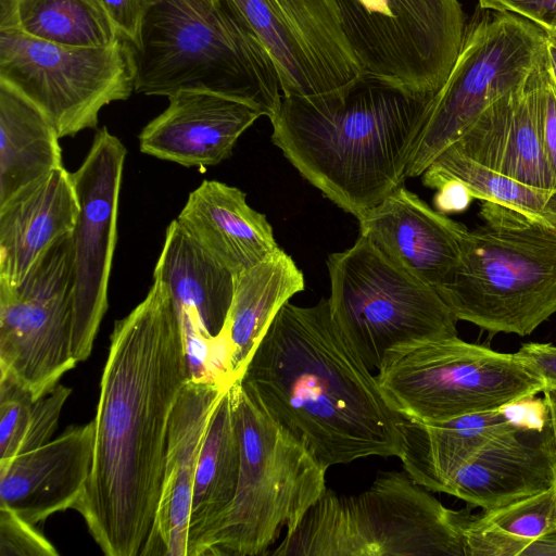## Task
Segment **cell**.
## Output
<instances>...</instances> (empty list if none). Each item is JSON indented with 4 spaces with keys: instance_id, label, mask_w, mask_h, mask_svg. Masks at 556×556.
Segmentation results:
<instances>
[{
    "instance_id": "obj_6",
    "label": "cell",
    "mask_w": 556,
    "mask_h": 556,
    "mask_svg": "<svg viewBox=\"0 0 556 556\" xmlns=\"http://www.w3.org/2000/svg\"><path fill=\"white\" fill-rule=\"evenodd\" d=\"M404 471L356 495L327 489L274 556H467L470 514L445 507Z\"/></svg>"
},
{
    "instance_id": "obj_22",
    "label": "cell",
    "mask_w": 556,
    "mask_h": 556,
    "mask_svg": "<svg viewBox=\"0 0 556 556\" xmlns=\"http://www.w3.org/2000/svg\"><path fill=\"white\" fill-rule=\"evenodd\" d=\"M539 64L521 88L491 103L450 147L527 185L556 189V178L547 163L539 129Z\"/></svg>"
},
{
    "instance_id": "obj_18",
    "label": "cell",
    "mask_w": 556,
    "mask_h": 556,
    "mask_svg": "<svg viewBox=\"0 0 556 556\" xmlns=\"http://www.w3.org/2000/svg\"><path fill=\"white\" fill-rule=\"evenodd\" d=\"M555 480L556 448L543 412L540 422L522 420L483 444L447 494L488 510L549 490Z\"/></svg>"
},
{
    "instance_id": "obj_11",
    "label": "cell",
    "mask_w": 556,
    "mask_h": 556,
    "mask_svg": "<svg viewBox=\"0 0 556 556\" xmlns=\"http://www.w3.org/2000/svg\"><path fill=\"white\" fill-rule=\"evenodd\" d=\"M546 35L510 13H489L465 36L442 87L429 101L426 123L406 177H417L491 103L521 88L540 63Z\"/></svg>"
},
{
    "instance_id": "obj_38",
    "label": "cell",
    "mask_w": 556,
    "mask_h": 556,
    "mask_svg": "<svg viewBox=\"0 0 556 556\" xmlns=\"http://www.w3.org/2000/svg\"><path fill=\"white\" fill-rule=\"evenodd\" d=\"M472 198L458 182H447L438 189L434 206L441 213L459 212L466 208Z\"/></svg>"
},
{
    "instance_id": "obj_20",
    "label": "cell",
    "mask_w": 556,
    "mask_h": 556,
    "mask_svg": "<svg viewBox=\"0 0 556 556\" xmlns=\"http://www.w3.org/2000/svg\"><path fill=\"white\" fill-rule=\"evenodd\" d=\"M230 384L190 379L174 406L165 473L152 531L140 556H189V521L200 451L213 412Z\"/></svg>"
},
{
    "instance_id": "obj_9",
    "label": "cell",
    "mask_w": 556,
    "mask_h": 556,
    "mask_svg": "<svg viewBox=\"0 0 556 556\" xmlns=\"http://www.w3.org/2000/svg\"><path fill=\"white\" fill-rule=\"evenodd\" d=\"M332 318L370 369L396 348L457 336V319L437 289L388 260L369 240L327 258Z\"/></svg>"
},
{
    "instance_id": "obj_3",
    "label": "cell",
    "mask_w": 556,
    "mask_h": 556,
    "mask_svg": "<svg viewBox=\"0 0 556 556\" xmlns=\"http://www.w3.org/2000/svg\"><path fill=\"white\" fill-rule=\"evenodd\" d=\"M432 96L365 74L326 94L282 96L270 119L271 141L308 182L358 220L407 178Z\"/></svg>"
},
{
    "instance_id": "obj_30",
    "label": "cell",
    "mask_w": 556,
    "mask_h": 556,
    "mask_svg": "<svg viewBox=\"0 0 556 556\" xmlns=\"http://www.w3.org/2000/svg\"><path fill=\"white\" fill-rule=\"evenodd\" d=\"M421 176L428 188L438 190L447 182H458L471 198L507 206L556 229V189L521 182L464 156L452 147Z\"/></svg>"
},
{
    "instance_id": "obj_25",
    "label": "cell",
    "mask_w": 556,
    "mask_h": 556,
    "mask_svg": "<svg viewBox=\"0 0 556 556\" xmlns=\"http://www.w3.org/2000/svg\"><path fill=\"white\" fill-rule=\"evenodd\" d=\"M510 407L439 422L402 418L399 458L404 470L425 489L447 493L456 472L483 444L522 421Z\"/></svg>"
},
{
    "instance_id": "obj_36",
    "label": "cell",
    "mask_w": 556,
    "mask_h": 556,
    "mask_svg": "<svg viewBox=\"0 0 556 556\" xmlns=\"http://www.w3.org/2000/svg\"><path fill=\"white\" fill-rule=\"evenodd\" d=\"M108 13L121 36L136 49L140 45L146 15L159 0H96Z\"/></svg>"
},
{
    "instance_id": "obj_28",
    "label": "cell",
    "mask_w": 556,
    "mask_h": 556,
    "mask_svg": "<svg viewBox=\"0 0 556 556\" xmlns=\"http://www.w3.org/2000/svg\"><path fill=\"white\" fill-rule=\"evenodd\" d=\"M303 290V273L282 249L233 275V295L226 328L232 348L235 381L241 377L278 312Z\"/></svg>"
},
{
    "instance_id": "obj_24",
    "label": "cell",
    "mask_w": 556,
    "mask_h": 556,
    "mask_svg": "<svg viewBox=\"0 0 556 556\" xmlns=\"http://www.w3.org/2000/svg\"><path fill=\"white\" fill-rule=\"evenodd\" d=\"M176 220L233 275L280 249L266 216L247 203L245 193L217 180H203L190 192Z\"/></svg>"
},
{
    "instance_id": "obj_39",
    "label": "cell",
    "mask_w": 556,
    "mask_h": 556,
    "mask_svg": "<svg viewBox=\"0 0 556 556\" xmlns=\"http://www.w3.org/2000/svg\"><path fill=\"white\" fill-rule=\"evenodd\" d=\"M539 555H555L556 556V529L545 533L544 535L534 540L522 552L521 556H539Z\"/></svg>"
},
{
    "instance_id": "obj_10",
    "label": "cell",
    "mask_w": 556,
    "mask_h": 556,
    "mask_svg": "<svg viewBox=\"0 0 556 556\" xmlns=\"http://www.w3.org/2000/svg\"><path fill=\"white\" fill-rule=\"evenodd\" d=\"M136 47L123 36L103 47H67L0 29V81L37 105L59 137L96 128L105 105L135 90Z\"/></svg>"
},
{
    "instance_id": "obj_16",
    "label": "cell",
    "mask_w": 556,
    "mask_h": 556,
    "mask_svg": "<svg viewBox=\"0 0 556 556\" xmlns=\"http://www.w3.org/2000/svg\"><path fill=\"white\" fill-rule=\"evenodd\" d=\"M153 278L169 290L180 318L191 379L235 382L232 348L226 328L233 274L172 220Z\"/></svg>"
},
{
    "instance_id": "obj_41",
    "label": "cell",
    "mask_w": 556,
    "mask_h": 556,
    "mask_svg": "<svg viewBox=\"0 0 556 556\" xmlns=\"http://www.w3.org/2000/svg\"><path fill=\"white\" fill-rule=\"evenodd\" d=\"M545 60L548 70L556 81V39L546 35Z\"/></svg>"
},
{
    "instance_id": "obj_32",
    "label": "cell",
    "mask_w": 556,
    "mask_h": 556,
    "mask_svg": "<svg viewBox=\"0 0 556 556\" xmlns=\"http://www.w3.org/2000/svg\"><path fill=\"white\" fill-rule=\"evenodd\" d=\"M71 392L58 383L36 397L11 377L0 376V464L50 441Z\"/></svg>"
},
{
    "instance_id": "obj_2",
    "label": "cell",
    "mask_w": 556,
    "mask_h": 556,
    "mask_svg": "<svg viewBox=\"0 0 556 556\" xmlns=\"http://www.w3.org/2000/svg\"><path fill=\"white\" fill-rule=\"evenodd\" d=\"M240 382L324 469L402 451V418L332 318L328 299L286 303Z\"/></svg>"
},
{
    "instance_id": "obj_34",
    "label": "cell",
    "mask_w": 556,
    "mask_h": 556,
    "mask_svg": "<svg viewBox=\"0 0 556 556\" xmlns=\"http://www.w3.org/2000/svg\"><path fill=\"white\" fill-rule=\"evenodd\" d=\"M536 106L542 146L556 178V81L546 64L545 51L538 67Z\"/></svg>"
},
{
    "instance_id": "obj_23",
    "label": "cell",
    "mask_w": 556,
    "mask_h": 556,
    "mask_svg": "<svg viewBox=\"0 0 556 556\" xmlns=\"http://www.w3.org/2000/svg\"><path fill=\"white\" fill-rule=\"evenodd\" d=\"M79 203L64 166L0 206V283L20 286L42 256L72 235Z\"/></svg>"
},
{
    "instance_id": "obj_19",
    "label": "cell",
    "mask_w": 556,
    "mask_h": 556,
    "mask_svg": "<svg viewBox=\"0 0 556 556\" xmlns=\"http://www.w3.org/2000/svg\"><path fill=\"white\" fill-rule=\"evenodd\" d=\"M167 98V108L142 128L139 148L186 167L225 161L239 137L264 116L250 103L205 90L181 89Z\"/></svg>"
},
{
    "instance_id": "obj_15",
    "label": "cell",
    "mask_w": 556,
    "mask_h": 556,
    "mask_svg": "<svg viewBox=\"0 0 556 556\" xmlns=\"http://www.w3.org/2000/svg\"><path fill=\"white\" fill-rule=\"evenodd\" d=\"M269 53L283 97H316L362 76L334 0H228Z\"/></svg>"
},
{
    "instance_id": "obj_33",
    "label": "cell",
    "mask_w": 556,
    "mask_h": 556,
    "mask_svg": "<svg viewBox=\"0 0 556 556\" xmlns=\"http://www.w3.org/2000/svg\"><path fill=\"white\" fill-rule=\"evenodd\" d=\"M53 545L33 525L0 506V556H56Z\"/></svg>"
},
{
    "instance_id": "obj_8",
    "label": "cell",
    "mask_w": 556,
    "mask_h": 556,
    "mask_svg": "<svg viewBox=\"0 0 556 556\" xmlns=\"http://www.w3.org/2000/svg\"><path fill=\"white\" fill-rule=\"evenodd\" d=\"M376 377L388 405L401 418L416 422L520 405L545 387L514 353L458 336L396 348Z\"/></svg>"
},
{
    "instance_id": "obj_1",
    "label": "cell",
    "mask_w": 556,
    "mask_h": 556,
    "mask_svg": "<svg viewBox=\"0 0 556 556\" xmlns=\"http://www.w3.org/2000/svg\"><path fill=\"white\" fill-rule=\"evenodd\" d=\"M191 379L176 303L157 278L116 320L100 382L89 480L74 509L106 556H138L161 497L170 416Z\"/></svg>"
},
{
    "instance_id": "obj_12",
    "label": "cell",
    "mask_w": 556,
    "mask_h": 556,
    "mask_svg": "<svg viewBox=\"0 0 556 556\" xmlns=\"http://www.w3.org/2000/svg\"><path fill=\"white\" fill-rule=\"evenodd\" d=\"M362 73L432 96L460 51L458 0H334Z\"/></svg>"
},
{
    "instance_id": "obj_4",
    "label": "cell",
    "mask_w": 556,
    "mask_h": 556,
    "mask_svg": "<svg viewBox=\"0 0 556 556\" xmlns=\"http://www.w3.org/2000/svg\"><path fill=\"white\" fill-rule=\"evenodd\" d=\"M136 50L138 93L211 91L250 103L269 121L279 110L275 63L228 0H159Z\"/></svg>"
},
{
    "instance_id": "obj_40",
    "label": "cell",
    "mask_w": 556,
    "mask_h": 556,
    "mask_svg": "<svg viewBox=\"0 0 556 556\" xmlns=\"http://www.w3.org/2000/svg\"><path fill=\"white\" fill-rule=\"evenodd\" d=\"M542 393L543 412L549 424L556 448V387L545 386Z\"/></svg>"
},
{
    "instance_id": "obj_42",
    "label": "cell",
    "mask_w": 556,
    "mask_h": 556,
    "mask_svg": "<svg viewBox=\"0 0 556 556\" xmlns=\"http://www.w3.org/2000/svg\"><path fill=\"white\" fill-rule=\"evenodd\" d=\"M554 489H555V495H556V480H555Z\"/></svg>"
},
{
    "instance_id": "obj_5",
    "label": "cell",
    "mask_w": 556,
    "mask_h": 556,
    "mask_svg": "<svg viewBox=\"0 0 556 556\" xmlns=\"http://www.w3.org/2000/svg\"><path fill=\"white\" fill-rule=\"evenodd\" d=\"M478 215L437 291L457 320L528 336L556 313V229L490 201Z\"/></svg>"
},
{
    "instance_id": "obj_31",
    "label": "cell",
    "mask_w": 556,
    "mask_h": 556,
    "mask_svg": "<svg viewBox=\"0 0 556 556\" xmlns=\"http://www.w3.org/2000/svg\"><path fill=\"white\" fill-rule=\"evenodd\" d=\"M556 529L554 486L507 505L470 515L464 538L467 556H521L538 538Z\"/></svg>"
},
{
    "instance_id": "obj_14",
    "label": "cell",
    "mask_w": 556,
    "mask_h": 556,
    "mask_svg": "<svg viewBox=\"0 0 556 556\" xmlns=\"http://www.w3.org/2000/svg\"><path fill=\"white\" fill-rule=\"evenodd\" d=\"M126 148L99 129L81 165L72 173L79 213L71 235L72 348L86 361L108 308V287L117 238V213Z\"/></svg>"
},
{
    "instance_id": "obj_27",
    "label": "cell",
    "mask_w": 556,
    "mask_h": 556,
    "mask_svg": "<svg viewBox=\"0 0 556 556\" xmlns=\"http://www.w3.org/2000/svg\"><path fill=\"white\" fill-rule=\"evenodd\" d=\"M60 139L37 105L0 81V206L63 166Z\"/></svg>"
},
{
    "instance_id": "obj_29",
    "label": "cell",
    "mask_w": 556,
    "mask_h": 556,
    "mask_svg": "<svg viewBox=\"0 0 556 556\" xmlns=\"http://www.w3.org/2000/svg\"><path fill=\"white\" fill-rule=\"evenodd\" d=\"M0 29L67 47H103L122 37L96 0H1Z\"/></svg>"
},
{
    "instance_id": "obj_26",
    "label": "cell",
    "mask_w": 556,
    "mask_h": 556,
    "mask_svg": "<svg viewBox=\"0 0 556 556\" xmlns=\"http://www.w3.org/2000/svg\"><path fill=\"white\" fill-rule=\"evenodd\" d=\"M231 386L222 394L197 463L189 521V556L211 555L233 500L240 468V440Z\"/></svg>"
},
{
    "instance_id": "obj_13",
    "label": "cell",
    "mask_w": 556,
    "mask_h": 556,
    "mask_svg": "<svg viewBox=\"0 0 556 556\" xmlns=\"http://www.w3.org/2000/svg\"><path fill=\"white\" fill-rule=\"evenodd\" d=\"M71 236L58 241L17 287L0 283V375L36 397L73 369Z\"/></svg>"
},
{
    "instance_id": "obj_21",
    "label": "cell",
    "mask_w": 556,
    "mask_h": 556,
    "mask_svg": "<svg viewBox=\"0 0 556 556\" xmlns=\"http://www.w3.org/2000/svg\"><path fill=\"white\" fill-rule=\"evenodd\" d=\"M93 420L0 464V506L35 526L75 508L90 477Z\"/></svg>"
},
{
    "instance_id": "obj_17",
    "label": "cell",
    "mask_w": 556,
    "mask_h": 556,
    "mask_svg": "<svg viewBox=\"0 0 556 556\" xmlns=\"http://www.w3.org/2000/svg\"><path fill=\"white\" fill-rule=\"evenodd\" d=\"M359 236L419 281L438 288L459 264L468 228L401 186L358 219Z\"/></svg>"
},
{
    "instance_id": "obj_37",
    "label": "cell",
    "mask_w": 556,
    "mask_h": 556,
    "mask_svg": "<svg viewBox=\"0 0 556 556\" xmlns=\"http://www.w3.org/2000/svg\"><path fill=\"white\" fill-rule=\"evenodd\" d=\"M514 355L545 386L556 387V345L528 342L521 344Z\"/></svg>"
},
{
    "instance_id": "obj_7",
    "label": "cell",
    "mask_w": 556,
    "mask_h": 556,
    "mask_svg": "<svg viewBox=\"0 0 556 556\" xmlns=\"http://www.w3.org/2000/svg\"><path fill=\"white\" fill-rule=\"evenodd\" d=\"M240 440L236 493L211 555H268L321 497L326 469L240 380L231 386Z\"/></svg>"
},
{
    "instance_id": "obj_35",
    "label": "cell",
    "mask_w": 556,
    "mask_h": 556,
    "mask_svg": "<svg viewBox=\"0 0 556 556\" xmlns=\"http://www.w3.org/2000/svg\"><path fill=\"white\" fill-rule=\"evenodd\" d=\"M482 9L526 18L556 39V0H478Z\"/></svg>"
}]
</instances>
